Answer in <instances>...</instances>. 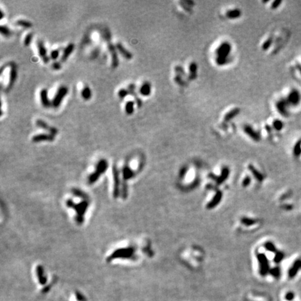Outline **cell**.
<instances>
[{"label": "cell", "mask_w": 301, "mask_h": 301, "mask_svg": "<svg viewBox=\"0 0 301 301\" xmlns=\"http://www.w3.org/2000/svg\"><path fill=\"white\" fill-rule=\"evenodd\" d=\"M232 52V45L230 43L224 41L221 43L215 50L216 59L215 61L218 66H224L230 62V57Z\"/></svg>", "instance_id": "1"}, {"label": "cell", "mask_w": 301, "mask_h": 301, "mask_svg": "<svg viewBox=\"0 0 301 301\" xmlns=\"http://www.w3.org/2000/svg\"><path fill=\"white\" fill-rule=\"evenodd\" d=\"M288 105L291 109L298 108L301 105V92L297 88H291L286 97H284Z\"/></svg>", "instance_id": "2"}, {"label": "cell", "mask_w": 301, "mask_h": 301, "mask_svg": "<svg viewBox=\"0 0 301 301\" xmlns=\"http://www.w3.org/2000/svg\"><path fill=\"white\" fill-rule=\"evenodd\" d=\"M69 89L66 86H61L57 89V92L54 95L53 99L52 100V107L54 108H58L61 104L64 98L68 94Z\"/></svg>", "instance_id": "3"}, {"label": "cell", "mask_w": 301, "mask_h": 301, "mask_svg": "<svg viewBox=\"0 0 301 301\" xmlns=\"http://www.w3.org/2000/svg\"><path fill=\"white\" fill-rule=\"evenodd\" d=\"M275 108H276L277 112L283 117L288 118L291 115V110L284 97L279 98L276 102Z\"/></svg>", "instance_id": "4"}, {"label": "cell", "mask_w": 301, "mask_h": 301, "mask_svg": "<svg viewBox=\"0 0 301 301\" xmlns=\"http://www.w3.org/2000/svg\"><path fill=\"white\" fill-rule=\"evenodd\" d=\"M108 48L109 52H110V55H111L112 66L114 69H116V68L118 66V64H119V59H118V57L117 49H116V45H114L113 43H109Z\"/></svg>", "instance_id": "5"}, {"label": "cell", "mask_w": 301, "mask_h": 301, "mask_svg": "<svg viewBox=\"0 0 301 301\" xmlns=\"http://www.w3.org/2000/svg\"><path fill=\"white\" fill-rule=\"evenodd\" d=\"M37 48L38 52L39 54V56L41 57V59L45 64H48L50 61V57L48 55L47 49L43 43V42L41 40H38L37 41Z\"/></svg>", "instance_id": "6"}, {"label": "cell", "mask_w": 301, "mask_h": 301, "mask_svg": "<svg viewBox=\"0 0 301 301\" xmlns=\"http://www.w3.org/2000/svg\"><path fill=\"white\" fill-rule=\"evenodd\" d=\"M244 133L247 135L248 137L253 139L255 141H259L261 139V136L257 131L253 128V127L248 124H246L243 126Z\"/></svg>", "instance_id": "7"}, {"label": "cell", "mask_w": 301, "mask_h": 301, "mask_svg": "<svg viewBox=\"0 0 301 301\" xmlns=\"http://www.w3.org/2000/svg\"><path fill=\"white\" fill-rule=\"evenodd\" d=\"M36 125L37 127L40 128H42L43 130H45V131H47L48 132H49L50 134H52V135H53L54 136L58 133V130L57 128L54 127V126H49L45 121L42 119L36 120Z\"/></svg>", "instance_id": "8"}, {"label": "cell", "mask_w": 301, "mask_h": 301, "mask_svg": "<svg viewBox=\"0 0 301 301\" xmlns=\"http://www.w3.org/2000/svg\"><path fill=\"white\" fill-rule=\"evenodd\" d=\"M54 139V135L52 134H37L32 137V141L35 143L41 142V141H52Z\"/></svg>", "instance_id": "9"}, {"label": "cell", "mask_w": 301, "mask_h": 301, "mask_svg": "<svg viewBox=\"0 0 301 301\" xmlns=\"http://www.w3.org/2000/svg\"><path fill=\"white\" fill-rule=\"evenodd\" d=\"M40 102L43 108H49L52 106V101L48 98V92L47 89H42L40 92Z\"/></svg>", "instance_id": "10"}, {"label": "cell", "mask_w": 301, "mask_h": 301, "mask_svg": "<svg viewBox=\"0 0 301 301\" xmlns=\"http://www.w3.org/2000/svg\"><path fill=\"white\" fill-rule=\"evenodd\" d=\"M17 77V67L15 66V64H11V71H10V75H9V84L7 86V89H10L12 88V87L14 84L15 82V80H16V78Z\"/></svg>", "instance_id": "11"}, {"label": "cell", "mask_w": 301, "mask_h": 301, "mask_svg": "<svg viewBox=\"0 0 301 301\" xmlns=\"http://www.w3.org/2000/svg\"><path fill=\"white\" fill-rule=\"evenodd\" d=\"M116 49H117V51L119 52V53L121 54L122 57L125 58L126 59L131 60L133 59V54H132L128 50L126 49L121 43H117L116 44Z\"/></svg>", "instance_id": "12"}, {"label": "cell", "mask_w": 301, "mask_h": 301, "mask_svg": "<svg viewBox=\"0 0 301 301\" xmlns=\"http://www.w3.org/2000/svg\"><path fill=\"white\" fill-rule=\"evenodd\" d=\"M75 49V45L74 43H69L66 47L65 48V49L64 50L63 54H62L61 57V62H65L67 61V59H69L70 55L73 53V52L74 51Z\"/></svg>", "instance_id": "13"}, {"label": "cell", "mask_w": 301, "mask_h": 301, "mask_svg": "<svg viewBox=\"0 0 301 301\" xmlns=\"http://www.w3.org/2000/svg\"><path fill=\"white\" fill-rule=\"evenodd\" d=\"M151 89L152 87L151 83L149 82H144L139 88V94L145 97L149 96L151 94Z\"/></svg>", "instance_id": "14"}, {"label": "cell", "mask_w": 301, "mask_h": 301, "mask_svg": "<svg viewBox=\"0 0 301 301\" xmlns=\"http://www.w3.org/2000/svg\"><path fill=\"white\" fill-rule=\"evenodd\" d=\"M240 113V110L238 108H235L234 109H232V110H231L230 111H229L226 114H225L224 117V121L225 122H229L232 121V119H234L235 117H236Z\"/></svg>", "instance_id": "15"}, {"label": "cell", "mask_w": 301, "mask_h": 301, "mask_svg": "<svg viewBox=\"0 0 301 301\" xmlns=\"http://www.w3.org/2000/svg\"><path fill=\"white\" fill-rule=\"evenodd\" d=\"M242 15V11L240 9H231L227 11L226 17L230 20H236L240 17Z\"/></svg>", "instance_id": "16"}, {"label": "cell", "mask_w": 301, "mask_h": 301, "mask_svg": "<svg viewBox=\"0 0 301 301\" xmlns=\"http://www.w3.org/2000/svg\"><path fill=\"white\" fill-rule=\"evenodd\" d=\"M197 69L198 66L197 64V63H195V62H192V63L189 65V72H190L189 77L190 79H192V80L196 79V77H197Z\"/></svg>", "instance_id": "17"}, {"label": "cell", "mask_w": 301, "mask_h": 301, "mask_svg": "<svg viewBox=\"0 0 301 301\" xmlns=\"http://www.w3.org/2000/svg\"><path fill=\"white\" fill-rule=\"evenodd\" d=\"M81 96L84 100H90L92 97V92L91 90L90 87L88 86H85L83 87L81 92Z\"/></svg>", "instance_id": "18"}, {"label": "cell", "mask_w": 301, "mask_h": 301, "mask_svg": "<svg viewBox=\"0 0 301 301\" xmlns=\"http://www.w3.org/2000/svg\"><path fill=\"white\" fill-rule=\"evenodd\" d=\"M272 127H273V128L274 129L275 131H276L277 132H280L284 129V123L281 119L276 118V119H274L273 122H272Z\"/></svg>", "instance_id": "19"}, {"label": "cell", "mask_w": 301, "mask_h": 301, "mask_svg": "<svg viewBox=\"0 0 301 301\" xmlns=\"http://www.w3.org/2000/svg\"><path fill=\"white\" fill-rule=\"evenodd\" d=\"M260 264H261V275H265L266 274L268 269H269V266H268V262L266 261V259L264 257L263 255H261L259 257Z\"/></svg>", "instance_id": "20"}, {"label": "cell", "mask_w": 301, "mask_h": 301, "mask_svg": "<svg viewBox=\"0 0 301 301\" xmlns=\"http://www.w3.org/2000/svg\"><path fill=\"white\" fill-rule=\"evenodd\" d=\"M294 69L301 79V54L299 55L298 59H296L294 61Z\"/></svg>", "instance_id": "21"}, {"label": "cell", "mask_w": 301, "mask_h": 301, "mask_svg": "<svg viewBox=\"0 0 301 301\" xmlns=\"http://www.w3.org/2000/svg\"><path fill=\"white\" fill-rule=\"evenodd\" d=\"M135 111V102L129 100L125 105V112L127 115H132Z\"/></svg>", "instance_id": "22"}, {"label": "cell", "mask_w": 301, "mask_h": 301, "mask_svg": "<svg viewBox=\"0 0 301 301\" xmlns=\"http://www.w3.org/2000/svg\"><path fill=\"white\" fill-rule=\"evenodd\" d=\"M301 267V262L300 261H298L296 262V263H295V264L294 266H293V267L291 268V269L289 271V277H294L295 275H296L297 272L298 271V270L300 269V268Z\"/></svg>", "instance_id": "23"}, {"label": "cell", "mask_w": 301, "mask_h": 301, "mask_svg": "<svg viewBox=\"0 0 301 301\" xmlns=\"http://www.w3.org/2000/svg\"><path fill=\"white\" fill-rule=\"evenodd\" d=\"M16 25H18V26L24 27V28L26 29H30L33 26L32 23L30 22V21L27 20H23V19H20V20H18L16 21Z\"/></svg>", "instance_id": "24"}, {"label": "cell", "mask_w": 301, "mask_h": 301, "mask_svg": "<svg viewBox=\"0 0 301 301\" xmlns=\"http://www.w3.org/2000/svg\"><path fill=\"white\" fill-rule=\"evenodd\" d=\"M0 32H1V34L5 36V37H9V36H11V34H12V32H11L10 29L7 26H6V25H1V27H0Z\"/></svg>", "instance_id": "25"}, {"label": "cell", "mask_w": 301, "mask_h": 301, "mask_svg": "<svg viewBox=\"0 0 301 301\" xmlns=\"http://www.w3.org/2000/svg\"><path fill=\"white\" fill-rule=\"evenodd\" d=\"M273 43V38L270 37L265 40L263 42V43L261 45V49L263 50V51H267L268 50L270 49V48L271 47L272 44Z\"/></svg>", "instance_id": "26"}, {"label": "cell", "mask_w": 301, "mask_h": 301, "mask_svg": "<svg viewBox=\"0 0 301 301\" xmlns=\"http://www.w3.org/2000/svg\"><path fill=\"white\" fill-rule=\"evenodd\" d=\"M33 36H34V35H33L32 32L28 33V34L26 35V36H25V40H24V45L25 46H26V47H27V46H30V45L31 44V43H32V41Z\"/></svg>", "instance_id": "27"}, {"label": "cell", "mask_w": 301, "mask_h": 301, "mask_svg": "<svg viewBox=\"0 0 301 301\" xmlns=\"http://www.w3.org/2000/svg\"><path fill=\"white\" fill-rule=\"evenodd\" d=\"M128 94H130L128 89L122 88L118 92V96L119 97L120 99H124Z\"/></svg>", "instance_id": "28"}, {"label": "cell", "mask_w": 301, "mask_h": 301, "mask_svg": "<svg viewBox=\"0 0 301 301\" xmlns=\"http://www.w3.org/2000/svg\"><path fill=\"white\" fill-rule=\"evenodd\" d=\"M128 90L129 94L132 95V96L137 97V93H136V85L133 83H131L128 86Z\"/></svg>", "instance_id": "29"}, {"label": "cell", "mask_w": 301, "mask_h": 301, "mask_svg": "<svg viewBox=\"0 0 301 301\" xmlns=\"http://www.w3.org/2000/svg\"><path fill=\"white\" fill-rule=\"evenodd\" d=\"M59 50L58 49L53 50L50 52V59L53 60V61H56L58 59V57H59Z\"/></svg>", "instance_id": "30"}, {"label": "cell", "mask_w": 301, "mask_h": 301, "mask_svg": "<svg viewBox=\"0 0 301 301\" xmlns=\"http://www.w3.org/2000/svg\"><path fill=\"white\" fill-rule=\"evenodd\" d=\"M220 198H221V194L220 193L217 194V195H215V197H214L213 201H211V203L209 204V207H211V208L214 207V206H215L217 204L219 203V201H220Z\"/></svg>", "instance_id": "31"}, {"label": "cell", "mask_w": 301, "mask_h": 301, "mask_svg": "<svg viewBox=\"0 0 301 301\" xmlns=\"http://www.w3.org/2000/svg\"><path fill=\"white\" fill-rule=\"evenodd\" d=\"M282 3V1H281V0H275V1H273L271 4V9L275 10V9H277V8H279V6H280Z\"/></svg>", "instance_id": "32"}, {"label": "cell", "mask_w": 301, "mask_h": 301, "mask_svg": "<svg viewBox=\"0 0 301 301\" xmlns=\"http://www.w3.org/2000/svg\"><path fill=\"white\" fill-rule=\"evenodd\" d=\"M62 68L61 63L59 61H54L52 64V69L54 71H59Z\"/></svg>", "instance_id": "33"}, {"label": "cell", "mask_w": 301, "mask_h": 301, "mask_svg": "<svg viewBox=\"0 0 301 301\" xmlns=\"http://www.w3.org/2000/svg\"><path fill=\"white\" fill-rule=\"evenodd\" d=\"M175 71L177 73V74L178 75H180V76L186 75L185 71H184L183 68L180 66H176L175 67Z\"/></svg>", "instance_id": "34"}, {"label": "cell", "mask_w": 301, "mask_h": 301, "mask_svg": "<svg viewBox=\"0 0 301 301\" xmlns=\"http://www.w3.org/2000/svg\"><path fill=\"white\" fill-rule=\"evenodd\" d=\"M174 81H175L178 84L180 85V86H184V85H185V82H183V79H182V77H181V76H180V75H176V76L175 77V78H174Z\"/></svg>", "instance_id": "35"}, {"label": "cell", "mask_w": 301, "mask_h": 301, "mask_svg": "<svg viewBox=\"0 0 301 301\" xmlns=\"http://www.w3.org/2000/svg\"><path fill=\"white\" fill-rule=\"evenodd\" d=\"M294 296H294V293H292V292H289L288 294H287L286 296H285V298H286L287 300L291 301V300H292L294 298Z\"/></svg>", "instance_id": "36"}, {"label": "cell", "mask_w": 301, "mask_h": 301, "mask_svg": "<svg viewBox=\"0 0 301 301\" xmlns=\"http://www.w3.org/2000/svg\"><path fill=\"white\" fill-rule=\"evenodd\" d=\"M135 103L137 104V105L138 108H141V105H142V101H141V98H139V97H135Z\"/></svg>", "instance_id": "37"}, {"label": "cell", "mask_w": 301, "mask_h": 301, "mask_svg": "<svg viewBox=\"0 0 301 301\" xmlns=\"http://www.w3.org/2000/svg\"><path fill=\"white\" fill-rule=\"evenodd\" d=\"M271 273L273 276L277 277L279 275V270L278 269H275L271 271Z\"/></svg>", "instance_id": "38"}, {"label": "cell", "mask_w": 301, "mask_h": 301, "mask_svg": "<svg viewBox=\"0 0 301 301\" xmlns=\"http://www.w3.org/2000/svg\"><path fill=\"white\" fill-rule=\"evenodd\" d=\"M265 128H266V131L269 133H271L272 131H273V130H274L273 128V127H272V126H270L269 125H266Z\"/></svg>", "instance_id": "39"}, {"label": "cell", "mask_w": 301, "mask_h": 301, "mask_svg": "<svg viewBox=\"0 0 301 301\" xmlns=\"http://www.w3.org/2000/svg\"><path fill=\"white\" fill-rule=\"evenodd\" d=\"M0 13H1V16H0L1 17V18L0 19H2L4 17V12L2 11V10H0Z\"/></svg>", "instance_id": "40"}]
</instances>
